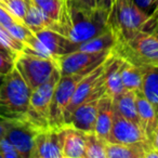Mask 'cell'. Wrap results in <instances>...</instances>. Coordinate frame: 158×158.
Instances as JSON below:
<instances>
[{
    "instance_id": "cell-26",
    "label": "cell",
    "mask_w": 158,
    "mask_h": 158,
    "mask_svg": "<svg viewBox=\"0 0 158 158\" xmlns=\"http://www.w3.org/2000/svg\"><path fill=\"white\" fill-rule=\"evenodd\" d=\"M0 5L5 7L16 20L23 22L29 3L26 0H7L6 2H0Z\"/></svg>"
},
{
    "instance_id": "cell-24",
    "label": "cell",
    "mask_w": 158,
    "mask_h": 158,
    "mask_svg": "<svg viewBox=\"0 0 158 158\" xmlns=\"http://www.w3.org/2000/svg\"><path fill=\"white\" fill-rule=\"evenodd\" d=\"M106 142L94 133H86V158H106Z\"/></svg>"
},
{
    "instance_id": "cell-6",
    "label": "cell",
    "mask_w": 158,
    "mask_h": 158,
    "mask_svg": "<svg viewBox=\"0 0 158 158\" xmlns=\"http://www.w3.org/2000/svg\"><path fill=\"white\" fill-rule=\"evenodd\" d=\"M14 67L29 88L34 90L50 78L53 72L59 68V63L53 60L22 51L14 60Z\"/></svg>"
},
{
    "instance_id": "cell-11",
    "label": "cell",
    "mask_w": 158,
    "mask_h": 158,
    "mask_svg": "<svg viewBox=\"0 0 158 158\" xmlns=\"http://www.w3.org/2000/svg\"><path fill=\"white\" fill-rule=\"evenodd\" d=\"M104 93H105V86L103 84L94 94L88 98L86 101L82 102L73 110L67 125L73 126L85 133H94L99 100Z\"/></svg>"
},
{
    "instance_id": "cell-41",
    "label": "cell",
    "mask_w": 158,
    "mask_h": 158,
    "mask_svg": "<svg viewBox=\"0 0 158 158\" xmlns=\"http://www.w3.org/2000/svg\"><path fill=\"white\" fill-rule=\"evenodd\" d=\"M7 0H0V2H6Z\"/></svg>"
},
{
    "instance_id": "cell-44",
    "label": "cell",
    "mask_w": 158,
    "mask_h": 158,
    "mask_svg": "<svg viewBox=\"0 0 158 158\" xmlns=\"http://www.w3.org/2000/svg\"><path fill=\"white\" fill-rule=\"evenodd\" d=\"M97 1H98V2H99V0H97Z\"/></svg>"
},
{
    "instance_id": "cell-2",
    "label": "cell",
    "mask_w": 158,
    "mask_h": 158,
    "mask_svg": "<svg viewBox=\"0 0 158 158\" xmlns=\"http://www.w3.org/2000/svg\"><path fill=\"white\" fill-rule=\"evenodd\" d=\"M31 89L15 67L0 85V119H22L28 110Z\"/></svg>"
},
{
    "instance_id": "cell-10",
    "label": "cell",
    "mask_w": 158,
    "mask_h": 158,
    "mask_svg": "<svg viewBox=\"0 0 158 158\" xmlns=\"http://www.w3.org/2000/svg\"><path fill=\"white\" fill-rule=\"evenodd\" d=\"M110 56L105 62H103L100 66H98L95 69H93L89 74L85 75L84 78L78 82V85L76 87V90H75L74 94H73L72 101H70L69 105H68L65 113L66 125H67V121L69 119V116L72 115L73 110L78 105H80L82 102L86 101L88 98H90L92 94H94L101 88L102 85L104 84V73H105L106 66H107Z\"/></svg>"
},
{
    "instance_id": "cell-36",
    "label": "cell",
    "mask_w": 158,
    "mask_h": 158,
    "mask_svg": "<svg viewBox=\"0 0 158 158\" xmlns=\"http://www.w3.org/2000/svg\"><path fill=\"white\" fill-rule=\"evenodd\" d=\"M148 141H149V143H151L152 146L158 151V121H157V123H156L155 127H154L151 135H149Z\"/></svg>"
},
{
    "instance_id": "cell-12",
    "label": "cell",
    "mask_w": 158,
    "mask_h": 158,
    "mask_svg": "<svg viewBox=\"0 0 158 158\" xmlns=\"http://www.w3.org/2000/svg\"><path fill=\"white\" fill-rule=\"evenodd\" d=\"M107 142L138 144V143H149V141L140 126L119 115L114 108V119Z\"/></svg>"
},
{
    "instance_id": "cell-38",
    "label": "cell",
    "mask_w": 158,
    "mask_h": 158,
    "mask_svg": "<svg viewBox=\"0 0 158 158\" xmlns=\"http://www.w3.org/2000/svg\"><path fill=\"white\" fill-rule=\"evenodd\" d=\"M0 52H2V53H7V54H10V55H12V56H14V57H16V54H14L12 51H10L9 49L7 48V47H5L3 46V44L1 41H0Z\"/></svg>"
},
{
    "instance_id": "cell-20",
    "label": "cell",
    "mask_w": 158,
    "mask_h": 158,
    "mask_svg": "<svg viewBox=\"0 0 158 158\" xmlns=\"http://www.w3.org/2000/svg\"><path fill=\"white\" fill-rule=\"evenodd\" d=\"M120 75L125 89L141 92L143 82V68L132 62L121 59Z\"/></svg>"
},
{
    "instance_id": "cell-35",
    "label": "cell",
    "mask_w": 158,
    "mask_h": 158,
    "mask_svg": "<svg viewBox=\"0 0 158 158\" xmlns=\"http://www.w3.org/2000/svg\"><path fill=\"white\" fill-rule=\"evenodd\" d=\"M77 5L81 7L88 8V9H97L98 8V1L97 0H72Z\"/></svg>"
},
{
    "instance_id": "cell-5",
    "label": "cell",
    "mask_w": 158,
    "mask_h": 158,
    "mask_svg": "<svg viewBox=\"0 0 158 158\" xmlns=\"http://www.w3.org/2000/svg\"><path fill=\"white\" fill-rule=\"evenodd\" d=\"M60 77L61 72L60 68H57L47 81L31 90L28 110L24 118L39 130L50 128L51 103L53 92Z\"/></svg>"
},
{
    "instance_id": "cell-28",
    "label": "cell",
    "mask_w": 158,
    "mask_h": 158,
    "mask_svg": "<svg viewBox=\"0 0 158 158\" xmlns=\"http://www.w3.org/2000/svg\"><path fill=\"white\" fill-rule=\"evenodd\" d=\"M13 37L22 41L23 44H26V41L34 35V33L24 24L23 22H15L9 27L6 28Z\"/></svg>"
},
{
    "instance_id": "cell-43",
    "label": "cell",
    "mask_w": 158,
    "mask_h": 158,
    "mask_svg": "<svg viewBox=\"0 0 158 158\" xmlns=\"http://www.w3.org/2000/svg\"><path fill=\"white\" fill-rule=\"evenodd\" d=\"M156 26H158V22H157V25H156Z\"/></svg>"
},
{
    "instance_id": "cell-40",
    "label": "cell",
    "mask_w": 158,
    "mask_h": 158,
    "mask_svg": "<svg viewBox=\"0 0 158 158\" xmlns=\"http://www.w3.org/2000/svg\"><path fill=\"white\" fill-rule=\"evenodd\" d=\"M3 77H5V75H1V74H0V85H1V82H2Z\"/></svg>"
},
{
    "instance_id": "cell-39",
    "label": "cell",
    "mask_w": 158,
    "mask_h": 158,
    "mask_svg": "<svg viewBox=\"0 0 158 158\" xmlns=\"http://www.w3.org/2000/svg\"><path fill=\"white\" fill-rule=\"evenodd\" d=\"M152 33H154V34H155V35L158 37V26H156L155 28H154V31H152Z\"/></svg>"
},
{
    "instance_id": "cell-13",
    "label": "cell",
    "mask_w": 158,
    "mask_h": 158,
    "mask_svg": "<svg viewBox=\"0 0 158 158\" xmlns=\"http://www.w3.org/2000/svg\"><path fill=\"white\" fill-rule=\"evenodd\" d=\"M31 158H62L61 128L39 130L34 139Z\"/></svg>"
},
{
    "instance_id": "cell-27",
    "label": "cell",
    "mask_w": 158,
    "mask_h": 158,
    "mask_svg": "<svg viewBox=\"0 0 158 158\" xmlns=\"http://www.w3.org/2000/svg\"><path fill=\"white\" fill-rule=\"evenodd\" d=\"M0 41L2 42L3 46L7 47L10 51H12V52L16 55L20 52H22L25 46L22 41H20V40L16 39L15 37H13V36L2 26H0Z\"/></svg>"
},
{
    "instance_id": "cell-18",
    "label": "cell",
    "mask_w": 158,
    "mask_h": 158,
    "mask_svg": "<svg viewBox=\"0 0 158 158\" xmlns=\"http://www.w3.org/2000/svg\"><path fill=\"white\" fill-rule=\"evenodd\" d=\"M151 143L121 144L106 142V158H145Z\"/></svg>"
},
{
    "instance_id": "cell-15",
    "label": "cell",
    "mask_w": 158,
    "mask_h": 158,
    "mask_svg": "<svg viewBox=\"0 0 158 158\" xmlns=\"http://www.w3.org/2000/svg\"><path fill=\"white\" fill-rule=\"evenodd\" d=\"M113 119H114V103L113 98L107 93H104L99 100L98 114L95 119L94 134L101 139L107 141L112 129Z\"/></svg>"
},
{
    "instance_id": "cell-3",
    "label": "cell",
    "mask_w": 158,
    "mask_h": 158,
    "mask_svg": "<svg viewBox=\"0 0 158 158\" xmlns=\"http://www.w3.org/2000/svg\"><path fill=\"white\" fill-rule=\"evenodd\" d=\"M108 25L118 41H127L141 31H146L149 15L133 0H116L108 16Z\"/></svg>"
},
{
    "instance_id": "cell-42",
    "label": "cell",
    "mask_w": 158,
    "mask_h": 158,
    "mask_svg": "<svg viewBox=\"0 0 158 158\" xmlns=\"http://www.w3.org/2000/svg\"><path fill=\"white\" fill-rule=\"evenodd\" d=\"M26 1H27L28 3H31V0H26Z\"/></svg>"
},
{
    "instance_id": "cell-1",
    "label": "cell",
    "mask_w": 158,
    "mask_h": 158,
    "mask_svg": "<svg viewBox=\"0 0 158 158\" xmlns=\"http://www.w3.org/2000/svg\"><path fill=\"white\" fill-rule=\"evenodd\" d=\"M110 29L108 14L99 7L88 9L72 0H64L60 20L54 31L78 46Z\"/></svg>"
},
{
    "instance_id": "cell-33",
    "label": "cell",
    "mask_w": 158,
    "mask_h": 158,
    "mask_svg": "<svg viewBox=\"0 0 158 158\" xmlns=\"http://www.w3.org/2000/svg\"><path fill=\"white\" fill-rule=\"evenodd\" d=\"M158 22V0H154L153 2V11H152V14L149 15V25L148 27H151L152 31H154V28L156 27Z\"/></svg>"
},
{
    "instance_id": "cell-7",
    "label": "cell",
    "mask_w": 158,
    "mask_h": 158,
    "mask_svg": "<svg viewBox=\"0 0 158 158\" xmlns=\"http://www.w3.org/2000/svg\"><path fill=\"white\" fill-rule=\"evenodd\" d=\"M85 75H61L52 97L50 108V127L62 128L65 126V113L72 101L78 82Z\"/></svg>"
},
{
    "instance_id": "cell-17",
    "label": "cell",
    "mask_w": 158,
    "mask_h": 158,
    "mask_svg": "<svg viewBox=\"0 0 158 158\" xmlns=\"http://www.w3.org/2000/svg\"><path fill=\"white\" fill-rule=\"evenodd\" d=\"M136 110L141 128L147 138H149L158 121V113L155 106L143 95L142 92H136Z\"/></svg>"
},
{
    "instance_id": "cell-21",
    "label": "cell",
    "mask_w": 158,
    "mask_h": 158,
    "mask_svg": "<svg viewBox=\"0 0 158 158\" xmlns=\"http://www.w3.org/2000/svg\"><path fill=\"white\" fill-rule=\"evenodd\" d=\"M23 23L33 33L42 31V29H52V31H54L55 24H56L55 21L51 20L46 13H44L42 10H40L33 2L29 3Z\"/></svg>"
},
{
    "instance_id": "cell-14",
    "label": "cell",
    "mask_w": 158,
    "mask_h": 158,
    "mask_svg": "<svg viewBox=\"0 0 158 158\" xmlns=\"http://www.w3.org/2000/svg\"><path fill=\"white\" fill-rule=\"evenodd\" d=\"M62 158H86V133L70 125L61 128Z\"/></svg>"
},
{
    "instance_id": "cell-8",
    "label": "cell",
    "mask_w": 158,
    "mask_h": 158,
    "mask_svg": "<svg viewBox=\"0 0 158 158\" xmlns=\"http://www.w3.org/2000/svg\"><path fill=\"white\" fill-rule=\"evenodd\" d=\"M113 50L103 52H86L76 50L62 55L59 60L61 75H87L105 62Z\"/></svg>"
},
{
    "instance_id": "cell-19",
    "label": "cell",
    "mask_w": 158,
    "mask_h": 158,
    "mask_svg": "<svg viewBox=\"0 0 158 158\" xmlns=\"http://www.w3.org/2000/svg\"><path fill=\"white\" fill-rule=\"evenodd\" d=\"M113 103L115 110L119 115L140 126L136 110V92L125 89L123 92L113 98Z\"/></svg>"
},
{
    "instance_id": "cell-34",
    "label": "cell",
    "mask_w": 158,
    "mask_h": 158,
    "mask_svg": "<svg viewBox=\"0 0 158 158\" xmlns=\"http://www.w3.org/2000/svg\"><path fill=\"white\" fill-rule=\"evenodd\" d=\"M115 1H116V0H99L98 7L103 10V11H105L106 13L108 14V16H110V11H112Z\"/></svg>"
},
{
    "instance_id": "cell-31",
    "label": "cell",
    "mask_w": 158,
    "mask_h": 158,
    "mask_svg": "<svg viewBox=\"0 0 158 158\" xmlns=\"http://www.w3.org/2000/svg\"><path fill=\"white\" fill-rule=\"evenodd\" d=\"M15 22H20V21L16 20L5 7L0 5V26L5 27V28H9Z\"/></svg>"
},
{
    "instance_id": "cell-4",
    "label": "cell",
    "mask_w": 158,
    "mask_h": 158,
    "mask_svg": "<svg viewBox=\"0 0 158 158\" xmlns=\"http://www.w3.org/2000/svg\"><path fill=\"white\" fill-rule=\"evenodd\" d=\"M113 51L140 67L158 66V37L152 31H141L127 41H118Z\"/></svg>"
},
{
    "instance_id": "cell-32",
    "label": "cell",
    "mask_w": 158,
    "mask_h": 158,
    "mask_svg": "<svg viewBox=\"0 0 158 158\" xmlns=\"http://www.w3.org/2000/svg\"><path fill=\"white\" fill-rule=\"evenodd\" d=\"M133 2L135 3L142 11H144L145 13H147L148 15L152 14L154 0H133Z\"/></svg>"
},
{
    "instance_id": "cell-37",
    "label": "cell",
    "mask_w": 158,
    "mask_h": 158,
    "mask_svg": "<svg viewBox=\"0 0 158 158\" xmlns=\"http://www.w3.org/2000/svg\"><path fill=\"white\" fill-rule=\"evenodd\" d=\"M6 130H7V128H6V121L3 119H0V141L6 136Z\"/></svg>"
},
{
    "instance_id": "cell-9",
    "label": "cell",
    "mask_w": 158,
    "mask_h": 158,
    "mask_svg": "<svg viewBox=\"0 0 158 158\" xmlns=\"http://www.w3.org/2000/svg\"><path fill=\"white\" fill-rule=\"evenodd\" d=\"M6 121V139L15 147L21 158H31L35 139L39 129L25 118L10 119Z\"/></svg>"
},
{
    "instance_id": "cell-16",
    "label": "cell",
    "mask_w": 158,
    "mask_h": 158,
    "mask_svg": "<svg viewBox=\"0 0 158 158\" xmlns=\"http://www.w3.org/2000/svg\"><path fill=\"white\" fill-rule=\"evenodd\" d=\"M120 64L121 57L117 56L113 52L108 64L106 66L105 73H104V86H105V93L110 95L112 98L116 97L120 92L125 90L123 85L120 75Z\"/></svg>"
},
{
    "instance_id": "cell-30",
    "label": "cell",
    "mask_w": 158,
    "mask_h": 158,
    "mask_svg": "<svg viewBox=\"0 0 158 158\" xmlns=\"http://www.w3.org/2000/svg\"><path fill=\"white\" fill-rule=\"evenodd\" d=\"M14 60L15 57L7 53L0 52V74L7 75L14 68Z\"/></svg>"
},
{
    "instance_id": "cell-25",
    "label": "cell",
    "mask_w": 158,
    "mask_h": 158,
    "mask_svg": "<svg viewBox=\"0 0 158 158\" xmlns=\"http://www.w3.org/2000/svg\"><path fill=\"white\" fill-rule=\"evenodd\" d=\"M31 2L42 10L51 20L55 22L60 20L64 0H31Z\"/></svg>"
},
{
    "instance_id": "cell-29",
    "label": "cell",
    "mask_w": 158,
    "mask_h": 158,
    "mask_svg": "<svg viewBox=\"0 0 158 158\" xmlns=\"http://www.w3.org/2000/svg\"><path fill=\"white\" fill-rule=\"evenodd\" d=\"M0 158H21L15 147L6 138L0 141Z\"/></svg>"
},
{
    "instance_id": "cell-23",
    "label": "cell",
    "mask_w": 158,
    "mask_h": 158,
    "mask_svg": "<svg viewBox=\"0 0 158 158\" xmlns=\"http://www.w3.org/2000/svg\"><path fill=\"white\" fill-rule=\"evenodd\" d=\"M142 68L143 82L141 92L155 106L158 113V66H145Z\"/></svg>"
},
{
    "instance_id": "cell-22",
    "label": "cell",
    "mask_w": 158,
    "mask_h": 158,
    "mask_svg": "<svg viewBox=\"0 0 158 158\" xmlns=\"http://www.w3.org/2000/svg\"><path fill=\"white\" fill-rule=\"evenodd\" d=\"M116 44L117 38L110 28L108 31H104L87 41L79 44L76 50L86 51V52H103V51L114 50Z\"/></svg>"
}]
</instances>
